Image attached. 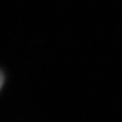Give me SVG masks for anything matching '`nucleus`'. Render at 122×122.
I'll return each mask as SVG.
<instances>
[{
    "instance_id": "obj_1",
    "label": "nucleus",
    "mask_w": 122,
    "mask_h": 122,
    "mask_svg": "<svg viewBox=\"0 0 122 122\" xmlns=\"http://www.w3.org/2000/svg\"><path fill=\"white\" fill-rule=\"evenodd\" d=\"M4 80H5V78H4V74L0 71V89H1V87H2V85H4Z\"/></svg>"
}]
</instances>
